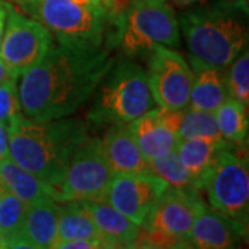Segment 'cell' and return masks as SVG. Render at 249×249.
Returning <instances> with one entry per match:
<instances>
[{
  "label": "cell",
  "instance_id": "83f0119b",
  "mask_svg": "<svg viewBox=\"0 0 249 249\" xmlns=\"http://www.w3.org/2000/svg\"><path fill=\"white\" fill-rule=\"evenodd\" d=\"M104 244H108L101 238L96 240H71L58 241L53 249H100Z\"/></svg>",
  "mask_w": 249,
  "mask_h": 249
},
{
  "label": "cell",
  "instance_id": "3957f363",
  "mask_svg": "<svg viewBox=\"0 0 249 249\" xmlns=\"http://www.w3.org/2000/svg\"><path fill=\"white\" fill-rule=\"evenodd\" d=\"M242 14L247 13L223 3L184 13L178 19V27L191 57L220 70L229 67L248 42Z\"/></svg>",
  "mask_w": 249,
  "mask_h": 249
},
{
  "label": "cell",
  "instance_id": "d6a6232c",
  "mask_svg": "<svg viewBox=\"0 0 249 249\" xmlns=\"http://www.w3.org/2000/svg\"><path fill=\"white\" fill-rule=\"evenodd\" d=\"M223 4L231 6L234 9H238L248 14V1L249 0H222Z\"/></svg>",
  "mask_w": 249,
  "mask_h": 249
},
{
  "label": "cell",
  "instance_id": "7c38bea8",
  "mask_svg": "<svg viewBox=\"0 0 249 249\" xmlns=\"http://www.w3.org/2000/svg\"><path fill=\"white\" fill-rule=\"evenodd\" d=\"M198 193L196 190L168 187L147 214L142 229L176 238H186L196 214L205 205Z\"/></svg>",
  "mask_w": 249,
  "mask_h": 249
},
{
  "label": "cell",
  "instance_id": "9c48e42d",
  "mask_svg": "<svg viewBox=\"0 0 249 249\" xmlns=\"http://www.w3.org/2000/svg\"><path fill=\"white\" fill-rule=\"evenodd\" d=\"M53 45L54 37L42 24L10 4L0 42V60L13 76L18 78L40 61Z\"/></svg>",
  "mask_w": 249,
  "mask_h": 249
},
{
  "label": "cell",
  "instance_id": "f1b7e54d",
  "mask_svg": "<svg viewBox=\"0 0 249 249\" xmlns=\"http://www.w3.org/2000/svg\"><path fill=\"white\" fill-rule=\"evenodd\" d=\"M6 249H39L31 241L24 238L22 235H17L11 240L6 241Z\"/></svg>",
  "mask_w": 249,
  "mask_h": 249
},
{
  "label": "cell",
  "instance_id": "4dcf8cb0",
  "mask_svg": "<svg viewBox=\"0 0 249 249\" xmlns=\"http://www.w3.org/2000/svg\"><path fill=\"white\" fill-rule=\"evenodd\" d=\"M10 4L11 3L7 0H0V42H1L3 32H4V25H6V18H7Z\"/></svg>",
  "mask_w": 249,
  "mask_h": 249
},
{
  "label": "cell",
  "instance_id": "d590c367",
  "mask_svg": "<svg viewBox=\"0 0 249 249\" xmlns=\"http://www.w3.org/2000/svg\"><path fill=\"white\" fill-rule=\"evenodd\" d=\"M0 249H6V241L0 237Z\"/></svg>",
  "mask_w": 249,
  "mask_h": 249
},
{
  "label": "cell",
  "instance_id": "1f68e13d",
  "mask_svg": "<svg viewBox=\"0 0 249 249\" xmlns=\"http://www.w3.org/2000/svg\"><path fill=\"white\" fill-rule=\"evenodd\" d=\"M129 249H163V248L157 247V245L150 244V242H147V241H144L137 237V238L133 241V244H130V245H129Z\"/></svg>",
  "mask_w": 249,
  "mask_h": 249
},
{
  "label": "cell",
  "instance_id": "5bb4252c",
  "mask_svg": "<svg viewBox=\"0 0 249 249\" xmlns=\"http://www.w3.org/2000/svg\"><path fill=\"white\" fill-rule=\"evenodd\" d=\"M101 147L114 173H150L130 124H114L104 134Z\"/></svg>",
  "mask_w": 249,
  "mask_h": 249
},
{
  "label": "cell",
  "instance_id": "ac0fdd59",
  "mask_svg": "<svg viewBox=\"0 0 249 249\" xmlns=\"http://www.w3.org/2000/svg\"><path fill=\"white\" fill-rule=\"evenodd\" d=\"M60 205L54 199H46L28 205L19 235L31 241L39 249H53L58 242Z\"/></svg>",
  "mask_w": 249,
  "mask_h": 249
},
{
  "label": "cell",
  "instance_id": "4316f807",
  "mask_svg": "<svg viewBox=\"0 0 249 249\" xmlns=\"http://www.w3.org/2000/svg\"><path fill=\"white\" fill-rule=\"evenodd\" d=\"M17 79L16 76H10L0 83V122L6 126L21 112Z\"/></svg>",
  "mask_w": 249,
  "mask_h": 249
},
{
  "label": "cell",
  "instance_id": "cb8c5ba5",
  "mask_svg": "<svg viewBox=\"0 0 249 249\" xmlns=\"http://www.w3.org/2000/svg\"><path fill=\"white\" fill-rule=\"evenodd\" d=\"M212 139L223 140L214 112L202 109H184L181 124L178 127V140L181 139Z\"/></svg>",
  "mask_w": 249,
  "mask_h": 249
},
{
  "label": "cell",
  "instance_id": "8fae6325",
  "mask_svg": "<svg viewBox=\"0 0 249 249\" xmlns=\"http://www.w3.org/2000/svg\"><path fill=\"white\" fill-rule=\"evenodd\" d=\"M168 184L154 173H114L104 201L142 226Z\"/></svg>",
  "mask_w": 249,
  "mask_h": 249
},
{
  "label": "cell",
  "instance_id": "8992f818",
  "mask_svg": "<svg viewBox=\"0 0 249 249\" xmlns=\"http://www.w3.org/2000/svg\"><path fill=\"white\" fill-rule=\"evenodd\" d=\"M229 144L214 155L201 190L211 208L230 220L244 238L248 234L249 220L248 158L232 151Z\"/></svg>",
  "mask_w": 249,
  "mask_h": 249
},
{
  "label": "cell",
  "instance_id": "603a6c76",
  "mask_svg": "<svg viewBox=\"0 0 249 249\" xmlns=\"http://www.w3.org/2000/svg\"><path fill=\"white\" fill-rule=\"evenodd\" d=\"M148 166L151 173L162 178L169 187L199 191L196 181L183 166L175 150H172L165 155H160L158 158L148 160Z\"/></svg>",
  "mask_w": 249,
  "mask_h": 249
},
{
  "label": "cell",
  "instance_id": "30bf717a",
  "mask_svg": "<svg viewBox=\"0 0 249 249\" xmlns=\"http://www.w3.org/2000/svg\"><path fill=\"white\" fill-rule=\"evenodd\" d=\"M147 79L158 107L186 109L194 80V72L181 54L166 46H155L150 52Z\"/></svg>",
  "mask_w": 249,
  "mask_h": 249
},
{
  "label": "cell",
  "instance_id": "4fadbf2b",
  "mask_svg": "<svg viewBox=\"0 0 249 249\" xmlns=\"http://www.w3.org/2000/svg\"><path fill=\"white\" fill-rule=\"evenodd\" d=\"M184 109L155 107L130 122L137 145L147 160L175 150Z\"/></svg>",
  "mask_w": 249,
  "mask_h": 249
},
{
  "label": "cell",
  "instance_id": "d6986e66",
  "mask_svg": "<svg viewBox=\"0 0 249 249\" xmlns=\"http://www.w3.org/2000/svg\"><path fill=\"white\" fill-rule=\"evenodd\" d=\"M0 186L27 205L53 199L49 187L40 178L18 166L9 157L0 160Z\"/></svg>",
  "mask_w": 249,
  "mask_h": 249
},
{
  "label": "cell",
  "instance_id": "e0dca14e",
  "mask_svg": "<svg viewBox=\"0 0 249 249\" xmlns=\"http://www.w3.org/2000/svg\"><path fill=\"white\" fill-rule=\"evenodd\" d=\"M96 223L101 238L108 244L129 247L137 238L140 227L104 199L82 202Z\"/></svg>",
  "mask_w": 249,
  "mask_h": 249
},
{
  "label": "cell",
  "instance_id": "74e56055",
  "mask_svg": "<svg viewBox=\"0 0 249 249\" xmlns=\"http://www.w3.org/2000/svg\"><path fill=\"white\" fill-rule=\"evenodd\" d=\"M160 1H166V0H160Z\"/></svg>",
  "mask_w": 249,
  "mask_h": 249
},
{
  "label": "cell",
  "instance_id": "ffe728a7",
  "mask_svg": "<svg viewBox=\"0 0 249 249\" xmlns=\"http://www.w3.org/2000/svg\"><path fill=\"white\" fill-rule=\"evenodd\" d=\"M226 144V140H212L199 137L181 139L176 142L175 151L178 154V160L187 172L194 178L199 191L204 178L213 162L214 155Z\"/></svg>",
  "mask_w": 249,
  "mask_h": 249
},
{
  "label": "cell",
  "instance_id": "9a60e30c",
  "mask_svg": "<svg viewBox=\"0 0 249 249\" xmlns=\"http://www.w3.org/2000/svg\"><path fill=\"white\" fill-rule=\"evenodd\" d=\"M242 238L230 220L204 205L184 238L186 249H230Z\"/></svg>",
  "mask_w": 249,
  "mask_h": 249
},
{
  "label": "cell",
  "instance_id": "52a82bcc",
  "mask_svg": "<svg viewBox=\"0 0 249 249\" xmlns=\"http://www.w3.org/2000/svg\"><path fill=\"white\" fill-rule=\"evenodd\" d=\"M116 39L127 54L150 53L155 46H178L180 27L175 10L160 0H132Z\"/></svg>",
  "mask_w": 249,
  "mask_h": 249
},
{
  "label": "cell",
  "instance_id": "44dd1931",
  "mask_svg": "<svg viewBox=\"0 0 249 249\" xmlns=\"http://www.w3.org/2000/svg\"><path fill=\"white\" fill-rule=\"evenodd\" d=\"M96 238H101V235L85 205L82 202H65L64 206H60L58 240L71 241Z\"/></svg>",
  "mask_w": 249,
  "mask_h": 249
},
{
  "label": "cell",
  "instance_id": "e575fe53",
  "mask_svg": "<svg viewBox=\"0 0 249 249\" xmlns=\"http://www.w3.org/2000/svg\"><path fill=\"white\" fill-rule=\"evenodd\" d=\"M100 249H129V247H122V245H115V244H104Z\"/></svg>",
  "mask_w": 249,
  "mask_h": 249
},
{
  "label": "cell",
  "instance_id": "f546056e",
  "mask_svg": "<svg viewBox=\"0 0 249 249\" xmlns=\"http://www.w3.org/2000/svg\"><path fill=\"white\" fill-rule=\"evenodd\" d=\"M9 157V134L7 126L0 122V160Z\"/></svg>",
  "mask_w": 249,
  "mask_h": 249
},
{
  "label": "cell",
  "instance_id": "277c9868",
  "mask_svg": "<svg viewBox=\"0 0 249 249\" xmlns=\"http://www.w3.org/2000/svg\"><path fill=\"white\" fill-rule=\"evenodd\" d=\"M90 119L103 124H130L158 107L142 67L132 61H114L98 85Z\"/></svg>",
  "mask_w": 249,
  "mask_h": 249
},
{
  "label": "cell",
  "instance_id": "6da1fadb",
  "mask_svg": "<svg viewBox=\"0 0 249 249\" xmlns=\"http://www.w3.org/2000/svg\"><path fill=\"white\" fill-rule=\"evenodd\" d=\"M114 61L104 47L53 45L18 76L21 114L42 122L70 116L91 97Z\"/></svg>",
  "mask_w": 249,
  "mask_h": 249
},
{
  "label": "cell",
  "instance_id": "ba28073f",
  "mask_svg": "<svg viewBox=\"0 0 249 249\" xmlns=\"http://www.w3.org/2000/svg\"><path fill=\"white\" fill-rule=\"evenodd\" d=\"M112 176L100 139L88 136L72 152L53 199L58 204L104 199Z\"/></svg>",
  "mask_w": 249,
  "mask_h": 249
},
{
  "label": "cell",
  "instance_id": "8d00e7d4",
  "mask_svg": "<svg viewBox=\"0 0 249 249\" xmlns=\"http://www.w3.org/2000/svg\"><path fill=\"white\" fill-rule=\"evenodd\" d=\"M230 249H241V248H238V247L235 245V247H231V248H230Z\"/></svg>",
  "mask_w": 249,
  "mask_h": 249
},
{
  "label": "cell",
  "instance_id": "7402d4cb",
  "mask_svg": "<svg viewBox=\"0 0 249 249\" xmlns=\"http://www.w3.org/2000/svg\"><path fill=\"white\" fill-rule=\"evenodd\" d=\"M223 140L231 144H242L248 139V107L235 98L227 96L214 111Z\"/></svg>",
  "mask_w": 249,
  "mask_h": 249
},
{
  "label": "cell",
  "instance_id": "836d02e7",
  "mask_svg": "<svg viewBox=\"0 0 249 249\" xmlns=\"http://www.w3.org/2000/svg\"><path fill=\"white\" fill-rule=\"evenodd\" d=\"M173 4H176L178 7H190L198 3H204L205 0H172Z\"/></svg>",
  "mask_w": 249,
  "mask_h": 249
},
{
  "label": "cell",
  "instance_id": "5b68a950",
  "mask_svg": "<svg viewBox=\"0 0 249 249\" xmlns=\"http://www.w3.org/2000/svg\"><path fill=\"white\" fill-rule=\"evenodd\" d=\"M22 14L34 18L71 47H103L108 22L96 11L72 0H11Z\"/></svg>",
  "mask_w": 249,
  "mask_h": 249
},
{
  "label": "cell",
  "instance_id": "484cf974",
  "mask_svg": "<svg viewBox=\"0 0 249 249\" xmlns=\"http://www.w3.org/2000/svg\"><path fill=\"white\" fill-rule=\"evenodd\" d=\"M226 73V85L229 96L242 103L245 107L249 104V54L248 49L242 50L238 57L229 65Z\"/></svg>",
  "mask_w": 249,
  "mask_h": 249
},
{
  "label": "cell",
  "instance_id": "d4e9b609",
  "mask_svg": "<svg viewBox=\"0 0 249 249\" xmlns=\"http://www.w3.org/2000/svg\"><path fill=\"white\" fill-rule=\"evenodd\" d=\"M28 205L0 186V237L9 241L19 235Z\"/></svg>",
  "mask_w": 249,
  "mask_h": 249
},
{
  "label": "cell",
  "instance_id": "2e32d148",
  "mask_svg": "<svg viewBox=\"0 0 249 249\" xmlns=\"http://www.w3.org/2000/svg\"><path fill=\"white\" fill-rule=\"evenodd\" d=\"M194 80L188 106L193 109L214 112L227 98L226 73L220 68L206 65L191 57Z\"/></svg>",
  "mask_w": 249,
  "mask_h": 249
},
{
  "label": "cell",
  "instance_id": "7a4b0ae2",
  "mask_svg": "<svg viewBox=\"0 0 249 249\" xmlns=\"http://www.w3.org/2000/svg\"><path fill=\"white\" fill-rule=\"evenodd\" d=\"M9 158L22 169L40 178L53 198L72 152L88 133L85 124L75 119L34 121L21 112L7 126Z\"/></svg>",
  "mask_w": 249,
  "mask_h": 249
}]
</instances>
